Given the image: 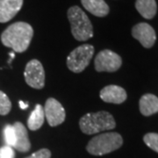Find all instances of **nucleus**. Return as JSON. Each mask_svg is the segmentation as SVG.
Masks as SVG:
<instances>
[{"label": "nucleus", "instance_id": "nucleus-1", "mask_svg": "<svg viewBox=\"0 0 158 158\" xmlns=\"http://www.w3.org/2000/svg\"><path fill=\"white\" fill-rule=\"evenodd\" d=\"M34 35V29L26 22L11 24L1 34V41L14 52L23 53L28 48Z\"/></svg>", "mask_w": 158, "mask_h": 158}, {"label": "nucleus", "instance_id": "nucleus-2", "mask_svg": "<svg viewBox=\"0 0 158 158\" xmlns=\"http://www.w3.org/2000/svg\"><path fill=\"white\" fill-rule=\"evenodd\" d=\"M79 127L84 134L94 135L102 131L113 129L116 127V122L111 113L101 111L86 113L80 118Z\"/></svg>", "mask_w": 158, "mask_h": 158}, {"label": "nucleus", "instance_id": "nucleus-3", "mask_svg": "<svg viewBox=\"0 0 158 158\" xmlns=\"http://www.w3.org/2000/svg\"><path fill=\"white\" fill-rule=\"evenodd\" d=\"M69 21L74 38L85 41L93 36V27L88 16L78 6H72L68 11Z\"/></svg>", "mask_w": 158, "mask_h": 158}, {"label": "nucleus", "instance_id": "nucleus-4", "mask_svg": "<svg viewBox=\"0 0 158 158\" xmlns=\"http://www.w3.org/2000/svg\"><path fill=\"white\" fill-rule=\"evenodd\" d=\"M123 139L118 133H105L93 137L86 149L93 156H103L117 150L122 146Z\"/></svg>", "mask_w": 158, "mask_h": 158}, {"label": "nucleus", "instance_id": "nucleus-5", "mask_svg": "<svg viewBox=\"0 0 158 158\" xmlns=\"http://www.w3.org/2000/svg\"><path fill=\"white\" fill-rule=\"evenodd\" d=\"M94 54V47L90 44L79 46L67 57V66L75 73H81L89 65Z\"/></svg>", "mask_w": 158, "mask_h": 158}, {"label": "nucleus", "instance_id": "nucleus-6", "mask_svg": "<svg viewBox=\"0 0 158 158\" xmlns=\"http://www.w3.org/2000/svg\"><path fill=\"white\" fill-rule=\"evenodd\" d=\"M94 63L98 72H114L121 67L122 59L113 51L105 49L97 55Z\"/></svg>", "mask_w": 158, "mask_h": 158}, {"label": "nucleus", "instance_id": "nucleus-7", "mask_svg": "<svg viewBox=\"0 0 158 158\" xmlns=\"http://www.w3.org/2000/svg\"><path fill=\"white\" fill-rule=\"evenodd\" d=\"M27 84L34 89H42L45 85V71L41 62L34 59L27 62L25 72Z\"/></svg>", "mask_w": 158, "mask_h": 158}, {"label": "nucleus", "instance_id": "nucleus-8", "mask_svg": "<svg viewBox=\"0 0 158 158\" xmlns=\"http://www.w3.org/2000/svg\"><path fill=\"white\" fill-rule=\"evenodd\" d=\"M44 113L47 121L51 127H56L65 120L66 113L60 102L54 98H49L46 101Z\"/></svg>", "mask_w": 158, "mask_h": 158}, {"label": "nucleus", "instance_id": "nucleus-9", "mask_svg": "<svg viewBox=\"0 0 158 158\" xmlns=\"http://www.w3.org/2000/svg\"><path fill=\"white\" fill-rule=\"evenodd\" d=\"M132 35L146 48H152L156 40L155 30L148 23H139L135 25L132 29Z\"/></svg>", "mask_w": 158, "mask_h": 158}, {"label": "nucleus", "instance_id": "nucleus-10", "mask_svg": "<svg viewBox=\"0 0 158 158\" xmlns=\"http://www.w3.org/2000/svg\"><path fill=\"white\" fill-rule=\"evenodd\" d=\"M99 96L103 101L112 104H121L126 101L127 95L125 89L118 85H107L100 90Z\"/></svg>", "mask_w": 158, "mask_h": 158}, {"label": "nucleus", "instance_id": "nucleus-11", "mask_svg": "<svg viewBox=\"0 0 158 158\" xmlns=\"http://www.w3.org/2000/svg\"><path fill=\"white\" fill-rule=\"evenodd\" d=\"M23 0H0V23L10 21L20 11Z\"/></svg>", "mask_w": 158, "mask_h": 158}, {"label": "nucleus", "instance_id": "nucleus-12", "mask_svg": "<svg viewBox=\"0 0 158 158\" xmlns=\"http://www.w3.org/2000/svg\"><path fill=\"white\" fill-rule=\"evenodd\" d=\"M13 127L16 133V143L14 148H16L19 152H27L31 148L27 130L21 122H15Z\"/></svg>", "mask_w": 158, "mask_h": 158}, {"label": "nucleus", "instance_id": "nucleus-13", "mask_svg": "<svg viewBox=\"0 0 158 158\" xmlns=\"http://www.w3.org/2000/svg\"><path fill=\"white\" fill-rule=\"evenodd\" d=\"M140 112L144 116H150L158 113V98L154 94L148 93L141 97L140 102Z\"/></svg>", "mask_w": 158, "mask_h": 158}, {"label": "nucleus", "instance_id": "nucleus-14", "mask_svg": "<svg viewBox=\"0 0 158 158\" xmlns=\"http://www.w3.org/2000/svg\"><path fill=\"white\" fill-rule=\"evenodd\" d=\"M87 11L97 17H106L109 13V6L104 0H81Z\"/></svg>", "mask_w": 158, "mask_h": 158}, {"label": "nucleus", "instance_id": "nucleus-15", "mask_svg": "<svg viewBox=\"0 0 158 158\" xmlns=\"http://www.w3.org/2000/svg\"><path fill=\"white\" fill-rule=\"evenodd\" d=\"M135 8L141 16L146 19H153L157 11V5L156 0H136Z\"/></svg>", "mask_w": 158, "mask_h": 158}, {"label": "nucleus", "instance_id": "nucleus-16", "mask_svg": "<svg viewBox=\"0 0 158 158\" xmlns=\"http://www.w3.org/2000/svg\"><path fill=\"white\" fill-rule=\"evenodd\" d=\"M44 119H45L44 109L40 105H36L34 110L30 114L27 120L28 128L32 131L40 129L44 123Z\"/></svg>", "mask_w": 158, "mask_h": 158}, {"label": "nucleus", "instance_id": "nucleus-17", "mask_svg": "<svg viewBox=\"0 0 158 158\" xmlns=\"http://www.w3.org/2000/svg\"><path fill=\"white\" fill-rule=\"evenodd\" d=\"M4 137L7 146L14 148L16 143V133L13 125H7L4 129Z\"/></svg>", "mask_w": 158, "mask_h": 158}, {"label": "nucleus", "instance_id": "nucleus-18", "mask_svg": "<svg viewBox=\"0 0 158 158\" xmlns=\"http://www.w3.org/2000/svg\"><path fill=\"white\" fill-rule=\"evenodd\" d=\"M11 103L5 92L0 90V115H6L10 113Z\"/></svg>", "mask_w": 158, "mask_h": 158}, {"label": "nucleus", "instance_id": "nucleus-19", "mask_svg": "<svg viewBox=\"0 0 158 158\" xmlns=\"http://www.w3.org/2000/svg\"><path fill=\"white\" fill-rule=\"evenodd\" d=\"M143 141L148 147L158 153V134L148 133L143 137Z\"/></svg>", "mask_w": 158, "mask_h": 158}, {"label": "nucleus", "instance_id": "nucleus-20", "mask_svg": "<svg viewBox=\"0 0 158 158\" xmlns=\"http://www.w3.org/2000/svg\"><path fill=\"white\" fill-rule=\"evenodd\" d=\"M15 153L13 150V148L10 146H4L0 148V158H14Z\"/></svg>", "mask_w": 158, "mask_h": 158}, {"label": "nucleus", "instance_id": "nucleus-21", "mask_svg": "<svg viewBox=\"0 0 158 158\" xmlns=\"http://www.w3.org/2000/svg\"><path fill=\"white\" fill-rule=\"evenodd\" d=\"M51 152L48 148H41L38 150L37 152L32 154L30 156L26 158H50Z\"/></svg>", "mask_w": 158, "mask_h": 158}, {"label": "nucleus", "instance_id": "nucleus-22", "mask_svg": "<svg viewBox=\"0 0 158 158\" xmlns=\"http://www.w3.org/2000/svg\"><path fill=\"white\" fill-rule=\"evenodd\" d=\"M19 106L21 109H27V108L28 107V105H27V103H25V102L23 101H19Z\"/></svg>", "mask_w": 158, "mask_h": 158}]
</instances>
